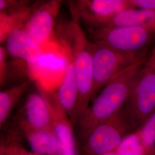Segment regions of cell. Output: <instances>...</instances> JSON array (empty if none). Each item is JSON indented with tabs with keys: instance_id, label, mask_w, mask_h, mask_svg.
I'll return each instance as SVG.
<instances>
[{
	"instance_id": "11",
	"label": "cell",
	"mask_w": 155,
	"mask_h": 155,
	"mask_svg": "<svg viewBox=\"0 0 155 155\" xmlns=\"http://www.w3.org/2000/svg\"><path fill=\"white\" fill-rule=\"evenodd\" d=\"M38 3L22 0H0V43L9 35L22 28Z\"/></svg>"
},
{
	"instance_id": "16",
	"label": "cell",
	"mask_w": 155,
	"mask_h": 155,
	"mask_svg": "<svg viewBox=\"0 0 155 155\" xmlns=\"http://www.w3.org/2000/svg\"><path fill=\"white\" fill-rule=\"evenodd\" d=\"M136 133L144 155H150L155 147V111Z\"/></svg>"
},
{
	"instance_id": "22",
	"label": "cell",
	"mask_w": 155,
	"mask_h": 155,
	"mask_svg": "<svg viewBox=\"0 0 155 155\" xmlns=\"http://www.w3.org/2000/svg\"><path fill=\"white\" fill-rule=\"evenodd\" d=\"M150 155H155V147L154 149L153 150V151L152 152V153Z\"/></svg>"
},
{
	"instance_id": "4",
	"label": "cell",
	"mask_w": 155,
	"mask_h": 155,
	"mask_svg": "<svg viewBox=\"0 0 155 155\" xmlns=\"http://www.w3.org/2000/svg\"><path fill=\"white\" fill-rule=\"evenodd\" d=\"M148 47L137 52H125L101 43H93V84L91 102L117 74L140 58L148 55Z\"/></svg>"
},
{
	"instance_id": "24",
	"label": "cell",
	"mask_w": 155,
	"mask_h": 155,
	"mask_svg": "<svg viewBox=\"0 0 155 155\" xmlns=\"http://www.w3.org/2000/svg\"></svg>"
},
{
	"instance_id": "8",
	"label": "cell",
	"mask_w": 155,
	"mask_h": 155,
	"mask_svg": "<svg viewBox=\"0 0 155 155\" xmlns=\"http://www.w3.org/2000/svg\"><path fill=\"white\" fill-rule=\"evenodd\" d=\"M37 87L44 95L50 107L52 128L58 140L61 155H78V143L74 127L70 117L63 110L52 92L38 84Z\"/></svg>"
},
{
	"instance_id": "5",
	"label": "cell",
	"mask_w": 155,
	"mask_h": 155,
	"mask_svg": "<svg viewBox=\"0 0 155 155\" xmlns=\"http://www.w3.org/2000/svg\"><path fill=\"white\" fill-rule=\"evenodd\" d=\"M125 105L138 128L155 111V47L134 78Z\"/></svg>"
},
{
	"instance_id": "1",
	"label": "cell",
	"mask_w": 155,
	"mask_h": 155,
	"mask_svg": "<svg viewBox=\"0 0 155 155\" xmlns=\"http://www.w3.org/2000/svg\"><path fill=\"white\" fill-rule=\"evenodd\" d=\"M148 56L140 58L113 78L90 103L74 125L77 140L94 127L108 119L126 104L132 84Z\"/></svg>"
},
{
	"instance_id": "6",
	"label": "cell",
	"mask_w": 155,
	"mask_h": 155,
	"mask_svg": "<svg viewBox=\"0 0 155 155\" xmlns=\"http://www.w3.org/2000/svg\"><path fill=\"white\" fill-rule=\"evenodd\" d=\"M68 4L72 18L91 29L104 28L118 13L134 8L130 0H77Z\"/></svg>"
},
{
	"instance_id": "17",
	"label": "cell",
	"mask_w": 155,
	"mask_h": 155,
	"mask_svg": "<svg viewBox=\"0 0 155 155\" xmlns=\"http://www.w3.org/2000/svg\"><path fill=\"white\" fill-rule=\"evenodd\" d=\"M20 138L11 132L5 141H2L0 147L2 148L8 155H39L26 150L19 142Z\"/></svg>"
},
{
	"instance_id": "2",
	"label": "cell",
	"mask_w": 155,
	"mask_h": 155,
	"mask_svg": "<svg viewBox=\"0 0 155 155\" xmlns=\"http://www.w3.org/2000/svg\"><path fill=\"white\" fill-rule=\"evenodd\" d=\"M57 34L63 50L72 57L78 87V100L73 125L82 116L91 102L93 84L92 45L81 24L72 18L58 26Z\"/></svg>"
},
{
	"instance_id": "15",
	"label": "cell",
	"mask_w": 155,
	"mask_h": 155,
	"mask_svg": "<svg viewBox=\"0 0 155 155\" xmlns=\"http://www.w3.org/2000/svg\"><path fill=\"white\" fill-rule=\"evenodd\" d=\"M29 86V82L25 81L5 89L0 92V127L5 124L12 112L21 100L22 95Z\"/></svg>"
},
{
	"instance_id": "23",
	"label": "cell",
	"mask_w": 155,
	"mask_h": 155,
	"mask_svg": "<svg viewBox=\"0 0 155 155\" xmlns=\"http://www.w3.org/2000/svg\"></svg>"
},
{
	"instance_id": "9",
	"label": "cell",
	"mask_w": 155,
	"mask_h": 155,
	"mask_svg": "<svg viewBox=\"0 0 155 155\" xmlns=\"http://www.w3.org/2000/svg\"><path fill=\"white\" fill-rule=\"evenodd\" d=\"M61 1L51 0L38 4L22 28L40 45L45 44L52 32L61 9Z\"/></svg>"
},
{
	"instance_id": "18",
	"label": "cell",
	"mask_w": 155,
	"mask_h": 155,
	"mask_svg": "<svg viewBox=\"0 0 155 155\" xmlns=\"http://www.w3.org/2000/svg\"><path fill=\"white\" fill-rule=\"evenodd\" d=\"M7 52L4 46L0 47V85L3 86L7 81L9 68L7 61Z\"/></svg>"
},
{
	"instance_id": "21",
	"label": "cell",
	"mask_w": 155,
	"mask_h": 155,
	"mask_svg": "<svg viewBox=\"0 0 155 155\" xmlns=\"http://www.w3.org/2000/svg\"><path fill=\"white\" fill-rule=\"evenodd\" d=\"M0 155H8L7 154V153L4 150L0 147Z\"/></svg>"
},
{
	"instance_id": "10",
	"label": "cell",
	"mask_w": 155,
	"mask_h": 155,
	"mask_svg": "<svg viewBox=\"0 0 155 155\" xmlns=\"http://www.w3.org/2000/svg\"><path fill=\"white\" fill-rule=\"evenodd\" d=\"M15 127L53 130L50 107L38 89L27 95L16 120Z\"/></svg>"
},
{
	"instance_id": "12",
	"label": "cell",
	"mask_w": 155,
	"mask_h": 155,
	"mask_svg": "<svg viewBox=\"0 0 155 155\" xmlns=\"http://www.w3.org/2000/svg\"><path fill=\"white\" fill-rule=\"evenodd\" d=\"M8 54L28 64H35L42 55L41 46L31 39L22 28L12 32L5 41Z\"/></svg>"
},
{
	"instance_id": "3",
	"label": "cell",
	"mask_w": 155,
	"mask_h": 155,
	"mask_svg": "<svg viewBox=\"0 0 155 155\" xmlns=\"http://www.w3.org/2000/svg\"><path fill=\"white\" fill-rule=\"evenodd\" d=\"M138 129L125 104L78 140V155H104L115 151L124 139Z\"/></svg>"
},
{
	"instance_id": "13",
	"label": "cell",
	"mask_w": 155,
	"mask_h": 155,
	"mask_svg": "<svg viewBox=\"0 0 155 155\" xmlns=\"http://www.w3.org/2000/svg\"><path fill=\"white\" fill-rule=\"evenodd\" d=\"M20 137L25 139L31 151L39 155H61L58 140L53 130L13 128Z\"/></svg>"
},
{
	"instance_id": "7",
	"label": "cell",
	"mask_w": 155,
	"mask_h": 155,
	"mask_svg": "<svg viewBox=\"0 0 155 155\" xmlns=\"http://www.w3.org/2000/svg\"><path fill=\"white\" fill-rule=\"evenodd\" d=\"M95 42L125 52L148 48L155 38V31L138 27H118L90 29Z\"/></svg>"
},
{
	"instance_id": "20",
	"label": "cell",
	"mask_w": 155,
	"mask_h": 155,
	"mask_svg": "<svg viewBox=\"0 0 155 155\" xmlns=\"http://www.w3.org/2000/svg\"><path fill=\"white\" fill-rule=\"evenodd\" d=\"M122 155V154H121L120 153H119L117 150H115V151H113V152H109L108 153H106L105 155Z\"/></svg>"
},
{
	"instance_id": "14",
	"label": "cell",
	"mask_w": 155,
	"mask_h": 155,
	"mask_svg": "<svg viewBox=\"0 0 155 155\" xmlns=\"http://www.w3.org/2000/svg\"><path fill=\"white\" fill-rule=\"evenodd\" d=\"M118 27H138L155 31V11L139 8L125 10L104 28Z\"/></svg>"
},
{
	"instance_id": "19",
	"label": "cell",
	"mask_w": 155,
	"mask_h": 155,
	"mask_svg": "<svg viewBox=\"0 0 155 155\" xmlns=\"http://www.w3.org/2000/svg\"><path fill=\"white\" fill-rule=\"evenodd\" d=\"M134 8L155 11V0H130Z\"/></svg>"
}]
</instances>
